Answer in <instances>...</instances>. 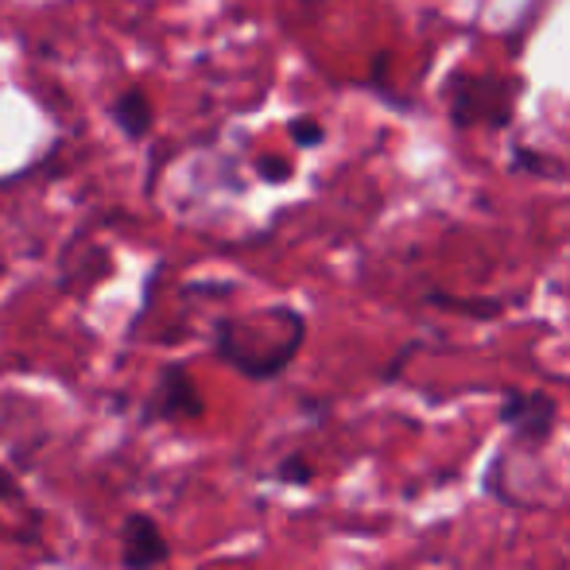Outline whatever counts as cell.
I'll return each mask as SVG.
<instances>
[{
  "mask_svg": "<svg viewBox=\"0 0 570 570\" xmlns=\"http://www.w3.org/2000/svg\"><path fill=\"white\" fill-rule=\"evenodd\" d=\"M272 478L279 481V485H292V489H307L311 481H315V462L303 454H287L279 458L276 465H272Z\"/></svg>",
  "mask_w": 570,
  "mask_h": 570,
  "instance_id": "9c48e42d",
  "label": "cell"
},
{
  "mask_svg": "<svg viewBox=\"0 0 570 570\" xmlns=\"http://www.w3.org/2000/svg\"><path fill=\"white\" fill-rule=\"evenodd\" d=\"M206 420V396L198 392L195 376L183 361L159 365L156 384L148 389L140 404V423H203Z\"/></svg>",
  "mask_w": 570,
  "mask_h": 570,
  "instance_id": "3957f363",
  "label": "cell"
},
{
  "mask_svg": "<svg viewBox=\"0 0 570 570\" xmlns=\"http://www.w3.org/2000/svg\"><path fill=\"white\" fill-rule=\"evenodd\" d=\"M512 171L535 175V179H563V164H559V159L543 156V151H535V148H524V144L512 148Z\"/></svg>",
  "mask_w": 570,
  "mask_h": 570,
  "instance_id": "ba28073f",
  "label": "cell"
},
{
  "mask_svg": "<svg viewBox=\"0 0 570 570\" xmlns=\"http://www.w3.org/2000/svg\"><path fill=\"white\" fill-rule=\"evenodd\" d=\"M0 504H8V509H28V512H36L31 509V497H28V489L20 485V478H16L8 465H0Z\"/></svg>",
  "mask_w": 570,
  "mask_h": 570,
  "instance_id": "30bf717a",
  "label": "cell"
},
{
  "mask_svg": "<svg viewBox=\"0 0 570 570\" xmlns=\"http://www.w3.org/2000/svg\"><path fill=\"white\" fill-rule=\"evenodd\" d=\"M256 175L264 183H287L292 179V164L287 159H276V156H261L256 159Z\"/></svg>",
  "mask_w": 570,
  "mask_h": 570,
  "instance_id": "7c38bea8",
  "label": "cell"
},
{
  "mask_svg": "<svg viewBox=\"0 0 570 570\" xmlns=\"http://www.w3.org/2000/svg\"><path fill=\"white\" fill-rule=\"evenodd\" d=\"M303 342H307V318H303V311L287 307V303L248 318L226 315L214 323L210 334L214 357L256 384L284 376L299 357Z\"/></svg>",
  "mask_w": 570,
  "mask_h": 570,
  "instance_id": "6da1fadb",
  "label": "cell"
},
{
  "mask_svg": "<svg viewBox=\"0 0 570 570\" xmlns=\"http://www.w3.org/2000/svg\"><path fill=\"white\" fill-rule=\"evenodd\" d=\"M428 303L443 311H458L465 318H481V323H489V318H497L504 311L501 299H458V295H443V292H431Z\"/></svg>",
  "mask_w": 570,
  "mask_h": 570,
  "instance_id": "52a82bcc",
  "label": "cell"
},
{
  "mask_svg": "<svg viewBox=\"0 0 570 570\" xmlns=\"http://www.w3.org/2000/svg\"><path fill=\"white\" fill-rule=\"evenodd\" d=\"M287 132H292V140L299 144V148H318V144L326 140V128L318 125L315 117H295L292 125H287Z\"/></svg>",
  "mask_w": 570,
  "mask_h": 570,
  "instance_id": "8fae6325",
  "label": "cell"
},
{
  "mask_svg": "<svg viewBox=\"0 0 570 570\" xmlns=\"http://www.w3.org/2000/svg\"><path fill=\"white\" fill-rule=\"evenodd\" d=\"M415 350H420V345H404V350H400L396 353V361H392V365L389 368H384V373H381V381L384 384H392V381H400V373H404V365H407V361H412L415 357Z\"/></svg>",
  "mask_w": 570,
  "mask_h": 570,
  "instance_id": "4fadbf2b",
  "label": "cell"
},
{
  "mask_svg": "<svg viewBox=\"0 0 570 570\" xmlns=\"http://www.w3.org/2000/svg\"><path fill=\"white\" fill-rule=\"evenodd\" d=\"M524 94L520 78H497V75H451L446 86V109H451L454 128H509L517 117V101Z\"/></svg>",
  "mask_w": 570,
  "mask_h": 570,
  "instance_id": "7a4b0ae2",
  "label": "cell"
},
{
  "mask_svg": "<svg viewBox=\"0 0 570 570\" xmlns=\"http://www.w3.org/2000/svg\"><path fill=\"white\" fill-rule=\"evenodd\" d=\"M117 556L125 570H156L171 559V543L151 512L132 509L117 528Z\"/></svg>",
  "mask_w": 570,
  "mask_h": 570,
  "instance_id": "5b68a950",
  "label": "cell"
},
{
  "mask_svg": "<svg viewBox=\"0 0 570 570\" xmlns=\"http://www.w3.org/2000/svg\"><path fill=\"white\" fill-rule=\"evenodd\" d=\"M559 423V404L556 396L532 389H509L501 400V428L509 431V439L517 446H543L556 435Z\"/></svg>",
  "mask_w": 570,
  "mask_h": 570,
  "instance_id": "277c9868",
  "label": "cell"
},
{
  "mask_svg": "<svg viewBox=\"0 0 570 570\" xmlns=\"http://www.w3.org/2000/svg\"><path fill=\"white\" fill-rule=\"evenodd\" d=\"M109 117L125 132V140H148L151 125H156V109H151V98L140 86H128L114 106H109Z\"/></svg>",
  "mask_w": 570,
  "mask_h": 570,
  "instance_id": "8992f818",
  "label": "cell"
}]
</instances>
